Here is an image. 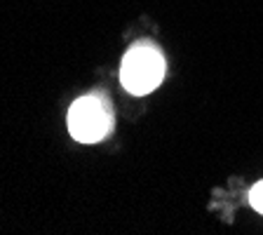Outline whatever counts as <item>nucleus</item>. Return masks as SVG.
I'll return each mask as SVG.
<instances>
[{"label": "nucleus", "mask_w": 263, "mask_h": 235, "mask_svg": "<svg viewBox=\"0 0 263 235\" xmlns=\"http://www.w3.org/2000/svg\"><path fill=\"white\" fill-rule=\"evenodd\" d=\"M164 71H167V64H164L162 52L151 43H139L122 59L120 66L122 87L129 94L143 97V94L153 92L162 82Z\"/></svg>", "instance_id": "nucleus-1"}, {"label": "nucleus", "mask_w": 263, "mask_h": 235, "mask_svg": "<svg viewBox=\"0 0 263 235\" xmlns=\"http://www.w3.org/2000/svg\"><path fill=\"white\" fill-rule=\"evenodd\" d=\"M113 130V109L101 94L80 97L68 111V132L80 143H97Z\"/></svg>", "instance_id": "nucleus-2"}, {"label": "nucleus", "mask_w": 263, "mask_h": 235, "mask_svg": "<svg viewBox=\"0 0 263 235\" xmlns=\"http://www.w3.org/2000/svg\"><path fill=\"white\" fill-rule=\"evenodd\" d=\"M249 203H252V207L256 209V212L263 214V181L252 188V193H249Z\"/></svg>", "instance_id": "nucleus-3"}]
</instances>
